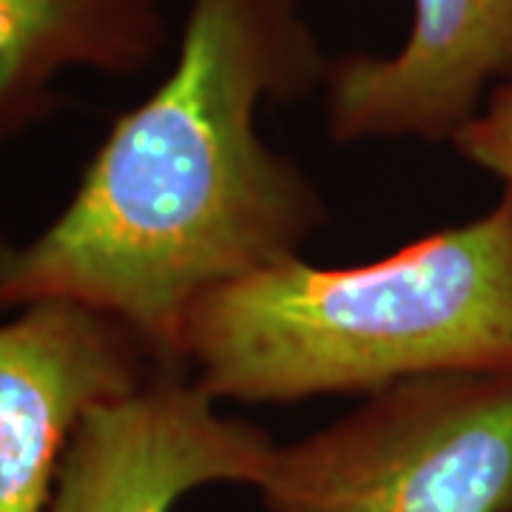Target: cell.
I'll return each instance as SVG.
<instances>
[{
  "instance_id": "obj_1",
  "label": "cell",
  "mask_w": 512,
  "mask_h": 512,
  "mask_svg": "<svg viewBox=\"0 0 512 512\" xmlns=\"http://www.w3.org/2000/svg\"><path fill=\"white\" fill-rule=\"evenodd\" d=\"M305 3H188L171 69L114 120L66 208L26 242L0 237V313L72 302L180 365L205 293L302 256L325 197L259 114L322 92L330 57Z\"/></svg>"
},
{
  "instance_id": "obj_2",
  "label": "cell",
  "mask_w": 512,
  "mask_h": 512,
  "mask_svg": "<svg viewBox=\"0 0 512 512\" xmlns=\"http://www.w3.org/2000/svg\"><path fill=\"white\" fill-rule=\"evenodd\" d=\"M180 365L220 404L512 376V202L376 262L322 268L293 256L205 293L185 316Z\"/></svg>"
},
{
  "instance_id": "obj_3",
  "label": "cell",
  "mask_w": 512,
  "mask_h": 512,
  "mask_svg": "<svg viewBox=\"0 0 512 512\" xmlns=\"http://www.w3.org/2000/svg\"><path fill=\"white\" fill-rule=\"evenodd\" d=\"M268 512H507L512 376H424L293 444L256 484Z\"/></svg>"
},
{
  "instance_id": "obj_4",
  "label": "cell",
  "mask_w": 512,
  "mask_h": 512,
  "mask_svg": "<svg viewBox=\"0 0 512 512\" xmlns=\"http://www.w3.org/2000/svg\"><path fill=\"white\" fill-rule=\"evenodd\" d=\"M274 450L259 424L222 413L183 365H160L83 416L46 512H174L202 487L256 490Z\"/></svg>"
},
{
  "instance_id": "obj_5",
  "label": "cell",
  "mask_w": 512,
  "mask_h": 512,
  "mask_svg": "<svg viewBox=\"0 0 512 512\" xmlns=\"http://www.w3.org/2000/svg\"><path fill=\"white\" fill-rule=\"evenodd\" d=\"M160 365L126 325L72 302L0 322V512H46L83 416Z\"/></svg>"
},
{
  "instance_id": "obj_6",
  "label": "cell",
  "mask_w": 512,
  "mask_h": 512,
  "mask_svg": "<svg viewBox=\"0 0 512 512\" xmlns=\"http://www.w3.org/2000/svg\"><path fill=\"white\" fill-rule=\"evenodd\" d=\"M390 55L330 57L322 83L330 140L453 143L512 77V0H410Z\"/></svg>"
},
{
  "instance_id": "obj_7",
  "label": "cell",
  "mask_w": 512,
  "mask_h": 512,
  "mask_svg": "<svg viewBox=\"0 0 512 512\" xmlns=\"http://www.w3.org/2000/svg\"><path fill=\"white\" fill-rule=\"evenodd\" d=\"M171 0H0V151L46 120L69 72L134 77L171 40Z\"/></svg>"
},
{
  "instance_id": "obj_8",
  "label": "cell",
  "mask_w": 512,
  "mask_h": 512,
  "mask_svg": "<svg viewBox=\"0 0 512 512\" xmlns=\"http://www.w3.org/2000/svg\"><path fill=\"white\" fill-rule=\"evenodd\" d=\"M450 146L464 163L493 174L512 202V77L498 83Z\"/></svg>"
},
{
  "instance_id": "obj_9",
  "label": "cell",
  "mask_w": 512,
  "mask_h": 512,
  "mask_svg": "<svg viewBox=\"0 0 512 512\" xmlns=\"http://www.w3.org/2000/svg\"><path fill=\"white\" fill-rule=\"evenodd\" d=\"M507 512H512V504H510V510H507Z\"/></svg>"
}]
</instances>
